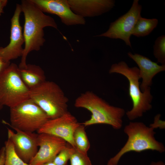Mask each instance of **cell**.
<instances>
[{"instance_id": "1", "label": "cell", "mask_w": 165, "mask_h": 165, "mask_svg": "<svg viewBox=\"0 0 165 165\" xmlns=\"http://www.w3.org/2000/svg\"><path fill=\"white\" fill-rule=\"evenodd\" d=\"M22 12L24 17V33L25 46L18 67H25L28 55L33 51H38L45 42L43 29L50 27L56 29L54 19L44 13L31 0L21 1Z\"/></svg>"}, {"instance_id": "2", "label": "cell", "mask_w": 165, "mask_h": 165, "mask_svg": "<svg viewBox=\"0 0 165 165\" xmlns=\"http://www.w3.org/2000/svg\"><path fill=\"white\" fill-rule=\"evenodd\" d=\"M74 105L86 109L91 113L90 118L82 124L85 127L105 124L115 129L119 130L122 127L123 118L126 113L125 110L110 105L92 91H87L81 94L75 99Z\"/></svg>"}, {"instance_id": "3", "label": "cell", "mask_w": 165, "mask_h": 165, "mask_svg": "<svg viewBox=\"0 0 165 165\" xmlns=\"http://www.w3.org/2000/svg\"><path fill=\"white\" fill-rule=\"evenodd\" d=\"M154 130L142 122H130L123 130L128 136L127 142L119 152L109 159L107 165H118L122 157L130 152H140L151 150L160 153L164 152L165 146L155 138Z\"/></svg>"}, {"instance_id": "4", "label": "cell", "mask_w": 165, "mask_h": 165, "mask_svg": "<svg viewBox=\"0 0 165 165\" xmlns=\"http://www.w3.org/2000/svg\"><path fill=\"white\" fill-rule=\"evenodd\" d=\"M109 72L121 74L129 81V94L133 107L126 114L130 120H133L142 117L144 113L152 108L151 103L153 97L150 93L151 88L149 87L143 92L141 91L139 81L140 78L138 68L137 67H130L125 62L121 61L112 64Z\"/></svg>"}, {"instance_id": "5", "label": "cell", "mask_w": 165, "mask_h": 165, "mask_svg": "<svg viewBox=\"0 0 165 165\" xmlns=\"http://www.w3.org/2000/svg\"><path fill=\"white\" fill-rule=\"evenodd\" d=\"M30 98L49 119L59 117L68 111V99L60 86L53 81L46 80L30 90Z\"/></svg>"}, {"instance_id": "6", "label": "cell", "mask_w": 165, "mask_h": 165, "mask_svg": "<svg viewBox=\"0 0 165 165\" xmlns=\"http://www.w3.org/2000/svg\"><path fill=\"white\" fill-rule=\"evenodd\" d=\"M30 91L16 64H10L0 75V101L3 106L10 108L30 99Z\"/></svg>"}, {"instance_id": "7", "label": "cell", "mask_w": 165, "mask_h": 165, "mask_svg": "<svg viewBox=\"0 0 165 165\" xmlns=\"http://www.w3.org/2000/svg\"><path fill=\"white\" fill-rule=\"evenodd\" d=\"M10 109V123H5L13 129L34 132L49 119L45 113L30 99Z\"/></svg>"}, {"instance_id": "8", "label": "cell", "mask_w": 165, "mask_h": 165, "mask_svg": "<svg viewBox=\"0 0 165 165\" xmlns=\"http://www.w3.org/2000/svg\"><path fill=\"white\" fill-rule=\"evenodd\" d=\"M142 9L139 0H134L130 8L127 13L111 23L106 32L96 36L121 39L127 46L131 48L130 36L136 22L141 16Z\"/></svg>"}, {"instance_id": "9", "label": "cell", "mask_w": 165, "mask_h": 165, "mask_svg": "<svg viewBox=\"0 0 165 165\" xmlns=\"http://www.w3.org/2000/svg\"><path fill=\"white\" fill-rule=\"evenodd\" d=\"M80 124L76 118L68 111L59 117L49 119L37 132L38 134L47 133L59 137L75 148L73 134Z\"/></svg>"}, {"instance_id": "10", "label": "cell", "mask_w": 165, "mask_h": 165, "mask_svg": "<svg viewBox=\"0 0 165 165\" xmlns=\"http://www.w3.org/2000/svg\"><path fill=\"white\" fill-rule=\"evenodd\" d=\"M13 129L16 133L7 129L8 139L13 143L17 155L25 162L29 163L38 151V134Z\"/></svg>"}, {"instance_id": "11", "label": "cell", "mask_w": 165, "mask_h": 165, "mask_svg": "<svg viewBox=\"0 0 165 165\" xmlns=\"http://www.w3.org/2000/svg\"><path fill=\"white\" fill-rule=\"evenodd\" d=\"M22 12L21 5L16 4L13 16L11 19L10 41L4 47H0V56L6 61L22 56L24 50L22 45L25 42L20 17Z\"/></svg>"}, {"instance_id": "12", "label": "cell", "mask_w": 165, "mask_h": 165, "mask_svg": "<svg viewBox=\"0 0 165 165\" xmlns=\"http://www.w3.org/2000/svg\"><path fill=\"white\" fill-rule=\"evenodd\" d=\"M43 12L58 16L67 26L84 25V18L75 13L67 0H31Z\"/></svg>"}, {"instance_id": "13", "label": "cell", "mask_w": 165, "mask_h": 165, "mask_svg": "<svg viewBox=\"0 0 165 165\" xmlns=\"http://www.w3.org/2000/svg\"><path fill=\"white\" fill-rule=\"evenodd\" d=\"M38 144L39 148L29 163L31 165H42L53 161L67 142L64 140L48 134H38Z\"/></svg>"}, {"instance_id": "14", "label": "cell", "mask_w": 165, "mask_h": 165, "mask_svg": "<svg viewBox=\"0 0 165 165\" xmlns=\"http://www.w3.org/2000/svg\"><path fill=\"white\" fill-rule=\"evenodd\" d=\"M72 10L84 18L101 15L110 10L115 6L113 0H68Z\"/></svg>"}, {"instance_id": "15", "label": "cell", "mask_w": 165, "mask_h": 165, "mask_svg": "<svg viewBox=\"0 0 165 165\" xmlns=\"http://www.w3.org/2000/svg\"><path fill=\"white\" fill-rule=\"evenodd\" d=\"M127 54L139 67V77L142 79L140 88L143 92L152 85L153 77L159 72L165 70V65H159L157 63L138 53L133 54L129 52Z\"/></svg>"}, {"instance_id": "16", "label": "cell", "mask_w": 165, "mask_h": 165, "mask_svg": "<svg viewBox=\"0 0 165 165\" xmlns=\"http://www.w3.org/2000/svg\"><path fill=\"white\" fill-rule=\"evenodd\" d=\"M19 68L22 80L30 90L37 87L46 81L44 72L38 65L28 64L23 68Z\"/></svg>"}, {"instance_id": "17", "label": "cell", "mask_w": 165, "mask_h": 165, "mask_svg": "<svg viewBox=\"0 0 165 165\" xmlns=\"http://www.w3.org/2000/svg\"><path fill=\"white\" fill-rule=\"evenodd\" d=\"M158 22L157 19H147L141 16L134 26L132 35L138 37L148 35L156 27Z\"/></svg>"}, {"instance_id": "18", "label": "cell", "mask_w": 165, "mask_h": 165, "mask_svg": "<svg viewBox=\"0 0 165 165\" xmlns=\"http://www.w3.org/2000/svg\"><path fill=\"white\" fill-rule=\"evenodd\" d=\"M73 139L75 148L79 151L87 153L90 144L83 125L79 126L75 129L73 134Z\"/></svg>"}, {"instance_id": "19", "label": "cell", "mask_w": 165, "mask_h": 165, "mask_svg": "<svg viewBox=\"0 0 165 165\" xmlns=\"http://www.w3.org/2000/svg\"><path fill=\"white\" fill-rule=\"evenodd\" d=\"M5 160L4 165H31L24 161L15 152L13 143L8 139L5 142Z\"/></svg>"}, {"instance_id": "20", "label": "cell", "mask_w": 165, "mask_h": 165, "mask_svg": "<svg viewBox=\"0 0 165 165\" xmlns=\"http://www.w3.org/2000/svg\"><path fill=\"white\" fill-rule=\"evenodd\" d=\"M153 54L157 62L165 65V35L159 37L153 46Z\"/></svg>"}, {"instance_id": "21", "label": "cell", "mask_w": 165, "mask_h": 165, "mask_svg": "<svg viewBox=\"0 0 165 165\" xmlns=\"http://www.w3.org/2000/svg\"><path fill=\"white\" fill-rule=\"evenodd\" d=\"M69 160L71 165H92L87 153L81 152L73 147Z\"/></svg>"}, {"instance_id": "22", "label": "cell", "mask_w": 165, "mask_h": 165, "mask_svg": "<svg viewBox=\"0 0 165 165\" xmlns=\"http://www.w3.org/2000/svg\"><path fill=\"white\" fill-rule=\"evenodd\" d=\"M72 147L67 143L66 146L60 151L53 161L57 165H66L70 158Z\"/></svg>"}, {"instance_id": "23", "label": "cell", "mask_w": 165, "mask_h": 165, "mask_svg": "<svg viewBox=\"0 0 165 165\" xmlns=\"http://www.w3.org/2000/svg\"><path fill=\"white\" fill-rule=\"evenodd\" d=\"M161 115L157 114L154 117L153 122L151 124L149 127L154 129L159 128L160 129H165V122L160 119Z\"/></svg>"}, {"instance_id": "24", "label": "cell", "mask_w": 165, "mask_h": 165, "mask_svg": "<svg viewBox=\"0 0 165 165\" xmlns=\"http://www.w3.org/2000/svg\"><path fill=\"white\" fill-rule=\"evenodd\" d=\"M10 64V62L6 61L0 56V75L5 71Z\"/></svg>"}, {"instance_id": "25", "label": "cell", "mask_w": 165, "mask_h": 165, "mask_svg": "<svg viewBox=\"0 0 165 165\" xmlns=\"http://www.w3.org/2000/svg\"><path fill=\"white\" fill-rule=\"evenodd\" d=\"M5 160V148L4 146L0 150V165H4Z\"/></svg>"}, {"instance_id": "26", "label": "cell", "mask_w": 165, "mask_h": 165, "mask_svg": "<svg viewBox=\"0 0 165 165\" xmlns=\"http://www.w3.org/2000/svg\"><path fill=\"white\" fill-rule=\"evenodd\" d=\"M8 2L7 0H0V15L3 13V9Z\"/></svg>"}, {"instance_id": "27", "label": "cell", "mask_w": 165, "mask_h": 165, "mask_svg": "<svg viewBox=\"0 0 165 165\" xmlns=\"http://www.w3.org/2000/svg\"><path fill=\"white\" fill-rule=\"evenodd\" d=\"M149 165H165L164 163L161 161L157 162H152Z\"/></svg>"}, {"instance_id": "28", "label": "cell", "mask_w": 165, "mask_h": 165, "mask_svg": "<svg viewBox=\"0 0 165 165\" xmlns=\"http://www.w3.org/2000/svg\"><path fill=\"white\" fill-rule=\"evenodd\" d=\"M42 165H57L53 161L47 162Z\"/></svg>"}, {"instance_id": "29", "label": "cell", "mask_w": 165, "mask_h": 165, "mask_svg": "<svg viewBox=\"0 0 165 165\" xmlns=\"http://www.w3.org/2000/svg\"><path fill=\"white\" fill-rule=\"evenodd\" d=\"M3 106V105H2L0 101V110L2 108Z\"/></svg>"}]
</instances>
